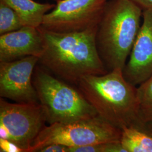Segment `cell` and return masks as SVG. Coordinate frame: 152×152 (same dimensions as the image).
Returning <instances> with one entry per match:
<instances>
[{
  "mask_svg": "<svg viewBox=\"0 0 152 152\" xmlns=\"http://www.w3.org/2000/svg\"><path fill=\"white\" fill-rule=\"evenodd\" d=\"M98 26L73 32H56L39 27L44 49L38 63L54 76L76 86L83 76L108 73L96 48Z\"/></svg>",
  "mask_w": 152,
  "mask_h": 152,
  "instance_id": "cell-1",
  "label": "cell"
},
{
  "mask_svg": "<svg viewBox=\"0 0 152 152\" xmlns=\"http://www.w3.org/2000/svg\"><path fill=\"white\" fill-rule=\"evenodd\" d=\"M77 86L98 115L118 128L142 124L137 87L125 78L122 69L83 76Z\"/></svg>",
  "mask_w": 152,
  "mask_h": 152,
  "instance_id": "cell-2",
  "label": "cell"
},
{
  "mask_svg": "<svg viewBox=\"0 0 152 152\" xmlns=\"http://www.w3.org/2000/svg\"><path fill=\"white\" fill-rule=\"evenodd\" d=\"M142 10L129 0H109L98 24L96 45L107 69H124L141 27Z\"/></svg>",
  "mask_w": 152,
  "mask_h": 152,
  "instance_id": "cell-3",
  "label": "cell"
},
{
  "mask_svg": "<svg viewBox=\"0 0 152 152\" xmlns=\"http://www.w3.org/2000/svg\"><path fill=\"white\" fill-rule=\"evenodd\" d=\"M33 83L49 125L91 118L98 113L81 93L42 66L35 67Z\"/></svg>",
  "mask_w": 152,
  "mask_h": 152,
  "instance_id": "cell-4",
  "label": "cell"
},
{
  "mask_svg": "<svg viewBox=\"0 0 152 152\" xmlns=\"http://www.w3.org/2000/svg\"><path fill=\"white\" fill-rule=\"evenodd\" d=\"M122 130L99 115L66 123L45 126L34 139L27 152H37L50 144L68 147L120 141Z\"/></svg>",
  "mask_w": 152,
  "mask_h": 152,
  "instance_id": "cell-5",
  "label": "cell"
},
{
  "mask_svg": "<svg viewBox=\"0 0 152 152\" xmlns=\"http://www.w3.org/2000/svg\"><path fill=\"white\" fill-rule=\"evenodd\" d=\"M47 116L40 103H11L1 98L0 126L9 134L8 140L27 152L46 126Z\"/></svg>",
  "mask_w": 152,
  "mask_h": 152,
  "instance_id": "cell-6",
  "label": "cell"
},
{
  "mask_svg": "<svg viewBox=\"0 0 152 152\" xmlns=\"http://www.w3.org/2000/svg\"><path fill=\"white\" fill-rule=\"evenodd\" d=\"M108 1L58 0L41 27L56 32H73L98 26Z\"/></svg>",
  "mask_w": 152,
  "mask_h": 152,
  "instance_id": "cell-7",
  "label": "cell"
},
{
  "mask_svg": "<svg viewBox=\"0 0 152 152\" xmlns=\"http://www.w3.org/2000/svg\"><path fill=\"white\" fill-rule=\"evenodd\" d=\"M39 58L29 56L9 62H0V96L19 103H39L33 83Z\"/></svg>",
  "mask_w": 152,
  "mask_h": 152,
  "instance_id": "cell-8",
  "label": "cell"
},
{
  "mask_svg": "<svg viewBox=\"0 0 152 152\" xmlns=\"http://www.w3.org/2000/svg\"><path fill=\"white\" fill-rule=\"evenodd\" d=\"M142 22L123 69L125 78L135 86L152 75V10L142 11Z\"/></svg>",
  "mask_w": 152,
  "mask_h": 152,
  "instance_id": "cell-9",
  "label": "cell"
},
{
  "mask_svg": "<svg viewBox=\"0 0 152 152\" xmlns=\"http://www.w3.org/2000/svg\"><path fill=\"white\" fill-rule=\"evenodd\" d=\"M44 49L39 27L28 26L0 35V62H9L34 56L39 58Z\"/></svg>",
  "mask_w": 152,
  "mask_h": 152,
  "instance_id": "cell-10",
  "label": "cell"
},
{
  "mask_svg": "<svg viewBox=\"0 0 152 152\" xmlns=\"http://www.w3.org/2000/svg\"><path fill=\"white\" fill-rule=\"evenodd\" d=\"M16 12L23 26L38 28L44 17L54 9L56 4L39 3L33 0H0Z\"/></svg>",
  "mask_w": 152,
  "mask_h": 152,
  "instance_id": "cell-11",
  "label": "cell"
},
{
  "mask_svg": "<svg viewBox=\"0 0 152 152\" xmlns=\"http://www.w3.org/2000/svg\"><path fill=\"white\" fill-rule=\"evenodd\" d=\"M120 142L127 152H152V134L141 125L121 129Z\"/></svg>",
  "mask_w": 152,
  "mask_h": 152,
  "instance_id": "cell-12",
  "label": "cell"
},
{
  "mask_svg": "<svg viewBox=\"0 0 152 152\" xmlns=\"http://www.w3.org/2000/svg\"><path fill=\"white\" fill-rule=\"evenodd\" d=\"M24 27L20 18L11 7L0 1V35Z\"/></svg>",
  "mask_w": 152,
  "mask_h": 152,
  "instance_id": "cell-13",
  "label": "cell"
},
{
  "mask_svg": "<svg viewBox=\"0 0 152 152\" xmlns=\"http://www.w3.org/2000/svg\"><path fill=\"white\" fill-rule=\"evenodd\" d=\"M141 122L152 118V75L137 86Z\"/></svg>",
  "mask_w": 152,
  "mask_h": 152,
  "instance_id": "cell-14",
  "label": "cell"
},
{
  "mask_svg": "<svg viewBox=\"0 0 152 152\" xmlns=\"http://www.w3.org/2000/svg\"><path fill=\"white\" fill-rule=\"evenodd\" d=\"M0 149L2 152H24L21 148L14 142L0 138Z\"/></svg>",
  "mask_w": 152,
  "mask_h": 152,
  "instance_id": "cell-15",
  "label": "cell"
},
{
  "mask_svg": "<svg viewBox=\"0 0 152 152\" xmlns=\"http://www.w3.org/2000/svg\"><path fill=\"white\" fill-rule=\"evenodd\" d=\"M37 152H69V147L62 144H53L41 148Z\"/></svg>",
  "mask_w": 152,
  "mask_h": 152,
  "instance_id": "cell-16",
  "label": "cell"
},
{
  "mask_svg": "<svg viewBox=\"0 0 152 152\" xmlns=\"http://www.w3.org/2000/svg\"><path fill=\"white\" fill-rule=\"evenodd\" d=\"M143 11L152 10V0H129Z\"/></svg>",
  "mask_w": 152,
  "mask_h": 152,
  "instance_id": "cell-17",
  "label": "cell"
},
{
  "mask_svg": "<svg viewBox=\"0 0 152 152\" xmlns=\"http://www.w3.org/2000/svg\"><path fill=\"white\" fill-rule=\"evenodd\" d=\"M141 125L145 130L152 134V118L144 121L142 122Z\"/></svg>",
  "mask_w": 152,
  "mask_h": 152,
  "instance_id": "cell-18",
  "label": "cell"
},
{
  "mask_svg": "<svg viewBox=\"0 0 152 152\" xmlns=\"http://www.w3.org/2000/svg\"><path fill=\"white\" fill-rule=\"evenodd\" d=\"M53 1H58V0H53Z\"/></svg>",
  "mask_w": 152,
  "mask_h": 152,
  "instance_id": "cell-19",
  "label": "cell"
}]
</instances>
